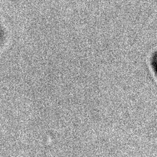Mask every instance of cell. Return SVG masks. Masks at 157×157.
<instances>
[{"label": "cell", "instance_id": "obj_1", "mask_svg": "<svg viewBox=\"0 0 157 157\" xmlns=\"http://www.w3.org/2000/svg\"><path fill=\"white\" fill-rule=\"evenodd\" d=\"M152 65H153V70H154L155 73H156L157 76V52L154 54L153 57V59H152Z\"/></svg>", "mask_w": 157, "mask_h": 157}]
</instances>
